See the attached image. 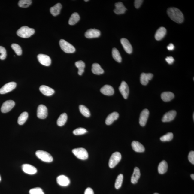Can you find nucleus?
I'll list each match as a JSON object with an SVG mask.
<instances>
[{
	"mask_svg": "<svg viewBox=\"0 0 194 194\" xmlns=\"http://www.w3.org/2000/svg\"><path fill=\"white\" fill-rule=\"evenodd\" d=\"M176 114L177 112L175 111L172 110L168 111L163 117L162 119V122H166L171 121L174 120Z\"/></svg>",
	"mask_w": 194,
	"mask_h": 194,
	"instance_id": "2eb2a0df",
	"label": "nucleus"
},
{
	"mask_svg": "<svg viewBox=\"0 0 194 194\" xmlns=\"http://www.w3.org/2000/svg\"><path fill=\"white\" fill-rule=\"evenodd\" d=\"M141 173L140 170L138 167H135L134 172L133 174L131 179V182L133 184H136L139 178H140Z\"/></svg>",
	"mask_w": 194,
	"mask_h": 194,
	"instance_id": "393cba45",
	"label": "nucleus"
},
{
	"mask_svg": "<svg viewBox=\"0 0 194 194\" xmlns=\"http://www.w3.org/2000/svg\"><path fill=\"white\" fill-rule=\"evenodd\" d=\"M167 14L171 20L175 23H181L184 21L183 14L178 8L170 7L168 9Z\"/></svg>",
	"mask_w": 194,
	"mask_h": 194,
	"instance_id": "f257e3e1",
	"label": "nucleus"
},
{
	"mask_svg": "<svg viewBox=\"0 0 194 194\" xmlns=\"http://www.w3.org/2000/svg\"><path fill=\"white\" fill-rule=\"evenodd\" d=\"M84 194H94V191L90 188H88L85 190Z\"/></svg>",
	"mask_w": 194,
	"mask_h": 194,
	"instance_id": "49530a36",
	"label": "nucleus"
},
{
	"mask_svg": "<svg viewBox=\"0 0 194 194\" xmlns=\"http://www.w3.org/2000/svg\"><path fill=\"white\" fill-rule=\"evenodd\" d=\"M1 176H0V182H1Z\"/></svg>",
	"mask_w": 194,
	"mask_h": 194,
	"instance_id": "3c124183",
	"label": "nucleus"
},
{
	"mask_svg": "<svg viewBox=\"0 0 194 194\" xmlns=\"http://www.w3.org/2000/svg\"><path fill=\"white\" fill-rule=\"evenodd\" d=\"M173 138V133L169 132L167 134L164 135L163 136L160 137L161 141L163 142L170 141H171Z\"/></svg>",
	"mask_w": 194,
	"mask_h": 194,
	"instance_id": "4c0bfd02",
	"label": "nucleus"
},
{
	"mask_svg": "<svg viewBox=\"0 0 194 194\" xmlns=\"http://www.w3.org/2000/svg\"><path fill=\"white\" fill-rule=\"evenodd\" d=\"M191 177L192 179H193V180H194V174H192L191 175Z\"/></svg>",
	"mask_w": 194,
	"mask_h": 194,
	"instance_id": "09e8293b",
	"label": "nucleus"
},
{
	"mask_svg": "<svg viewBox=\"0 0 194 194\" xmlns=\"http://www.w3.org/2000/svg\"><path fill=\"white\" fill-rule=\"evenodd\" d=\"M32 1L31 0H20L18 3L19 6L23 8H27L31 5Z\"/></svg>",
	"mask_w": 194,
	"mask_h": 194,
	"instance_id": "e433bc0d",
	"label": "nucleus"
},
{
	"mask_svg": "<svg viewBox=\"0 0 194 194\" xmlns=\"http://www.w3.org/2000/svg\"><path fill=\"white\" fill-rule=\"evenodd\" d=\"M123 179V176L122 174H120L117 177L115 184V187L116 189H119L121 187Z\"/></svg>",
	"mask_w": 194,
	"mask_h": 194,
	"instance_id": "c9c22d12",
	"label": "nucleus"
},
{
	"mask_svg": "<svg viewBox=\"0 0 194 194\" xmlns=\"http://www.w3.org/2000/svg\"><path fill=\"white\" fill-rule=\"evenodd\" d=\"M39 90L42 94L46 96H52L55 92L53 89L45 85L41 86L39 88Z\"/></svg>",
	"mask_w": 194,
	"mask_h": 194,
	"instance_id": "aec40b11",
	"label": "nucleus"
},
{
	"mask_svg": "<svg viewBox=\"0 0 194 194\" xmlns=\"http://www.w3.org/2000/svg\"><path fill=\"white\" fill-rule=\"evenodd\" d=\"M119 114L118 113L114 112L108 116L105 120V123L107 125H111L114 121L118 119Z\"/></svg>",
	"mask_w": 194,
	"mask_h": 194,
	"instance_id": "5701e85b",
	"label": "nucleus"
},
{
	"mask_svg": "<svg viewBox=\"0 0 194 194\" xmlns=\"http://www.w3.org/2000/svg\"><path fill=\"white\" fill-rule=\"evenodd\" d=\"M153 77V74L151 73H143L140 76V82L142 85H146L149 83V80H151Z\"/></svg>",
	"mask_w": 194,
	"mask_h": 194,
	"instance_id": "f3484780",
	"label": "nucleus"
},
{
	"mask_svg": "<svg viewBox=\"0 0 194 194\" xmlns=\"http://www.w3.org/2000/svg\"><path fill=\"white\" fill-rule=\"evenodd\" d=\"M59 45L62 50L67 53H72L75 52L76 49L75 47L65 40L61 39L60 40Z\"/></svg>",
	"mask_w": 194,
	"mask_h": 194,
	"instance_id": "7ed1b4c3",
	"label": "nucleus"
},
{
	"mask_svg": "<svg viewBox=\"0 0 194 194\" xmlns=\"http://www.w3.org/2000/svg\"><path fill=\"white\" fill-rule=\"evenodd\" d=\"M132 147L135 151L143 153L145 151V148L141 144L137 141H133L132 143Z\"/></svg>",
	"mask_w": 194,
	"mask_h": 194,
	"instance_id": "b1692460",
	"label": "nucleus"
},
{
	"mask_svg": "<svg viewBox=\"0 0 194 194\" xmlns=\"http://www.w3.org/2000/svg\"><path fill=\"white\" fill-rule=\"evenodd\" d=\"M92 71L93 74L96 75H100L103 74L104 71L99 64H93L92 67Z\"/></svg>",
	"mask_w": 194,
	"mask_h": 194,
	"instance_id": "c85d7f7f",
	"label": "nucleus"
},
{
	"mask_svg": "<svg viewBox=\"0 0 194 194\" xmlns=\"http://www.w3.org/2000/svg\"><path fill=\"white\" fill-rule=\"evenodd\" d=\"M193 120H194V113H193Z\"/></svg>",
	"mask_w": 194,
	"mask_h": 194,
	"instance_id": "8fccbe9b",
	"label": "nucleus"
},
{
	"mask_svg": "<svg viewBox=\"0 0 194 194\" xmlns=\"http://www.w3.org/2000/svg\"><path fill=\"white\" fill-rule=\"evenodd\" d=\"M86 2H87V1H89L88 0H87V1H85Z\"/></svg>",
	"mask_w": 194,
	"mask_h": 194,
	"instance_id": "603ef678",
	"label": "nucleus"
},
{
	"mask_svg": "<svg viewBox=\"0 0 194 194\" xmlns=\"http://www.w3.org/2000/svg\"><path fill=\"white\" fill-rule=\"evenodd\" d=\"M100 92L105 95L110 96L114 94V90L111 86L105 85L101 89Z\"/></svg>",
	"mask_w": 194,
	"mask_h": 194,
	"instance_id": "6ab92c4d",
	"label": "nucleus"
},
{
	"mask_svg": "<svg viewBox=\"0 0 194 194\" xmlns=\"http://www.w3.org/2000/svg\"><path fill=\"white\" fill-rule=\"evenodd\" d=\"M35 31L33 29L27 26H23L20 28L17 32L18 36L22 38H29L33 35Z\"/></svg>",
	"mask_w": 194,
	"mask_h": 194,
	"instance_id": "f03ea898",
	"label": "nucleus"
},
{
	"mask_svg": "<svg viewBox=\"0 0 194 194\" xmlns=\"http://www.w3.org/2000/svg\"><path fill=\"white\" fill-rule=\"evenodd\" d=\"M122 158L121 154L118 152H116L111 155L109 159V166L111 168H113L116 166L120 162Z\"/></svg>",
	"mask_w": 194,
	"mask_h": 194,
	"instance_id": "423d86ee",
	"label": "nucleus"
},
{
	"mask_svg": "<svg viewBox=\"0 0 194 194\" xmlns=\"http://www.w3.org/2000/svg\"><path fill=\"white\" fill-rule=\"evenodd\" d=\"M166 33V29L164 27H160L156 31L155 34V37L156 40L159 41L163 39L165 36Z\"/></svg>",
	"mask_w": 194,
	"mask_h": 194,
	"instance_id": "4be33fe9",
	"label": "nucleus"
},
{
	"mask_svg": "<svg viewBox=\"0 0 194 194\" xmlns=\"http://www.w3.org/2000/svg\"><path fill=\"white\" fill-rule=\"evenodd\" d=\"M80 20L79 15L77 13L74 12L72 14L69 19L68 21L69 25H73L76 24Z\"/></svg>",
	"mask_w": 194,
	"mask_h": 194,
	"instance_id": "7c9ffc66",
	"label": "nucleus"
},
{
	"mask_svg": "<svg viewBox=\"0 0 194 194\" xmlns=\"http://www.w3.org/2000/svg\"><path fill=\"white\" fill-rule=\"evenodd\" d=\"M79 110L80 112L86 117H89L90 116V112L89 109L84 105H80L79 106Z\"/></svg>",
	"mask_w": 194,
	"mask_h": 194,
	"instance_id": "f704fd0d",
	"label": "nucleus"
},
{
	"mask_svg": "<svg viewBox=\"0 0 194 194\" xmlns=\"http://www.w3.org/2000/svg\"><path fill=\"white\" fill-rule=\"evenodd\" d=\"M188 160L192 164H194V152L191 151L189 153L188 156Z\"/></svg>",
	"mask_w": 194,
	"mask_h": 194,
	"instance_id": "37998d69",
	"label": "nucleus"
},
{
	"mask_svg": "<svg viewBox=\"0 0 194 194\" xmlns=\"http://www.w3.org/2000/svg\"><path fill=\"white\" fill-rule=\"evenodd\" d=\"M67 115L66 113H62L60 115L57 121V124L59 126H62L65 125L67 120Z\"/></svg>",
	"mask_w": 194,
	"mask_h": 194,
	"instance_id": "c756f323",
	"label": "nucleus"
},
{
	"mask_svg": "<svg viewBox=\"0 0 194 194\" xmlns=\"http://www.w3.org/2000/svg\"><path fill=\"white\" fill-rule=\"evenodd\" d=\"M72 153L79 159L82 160H86L88 158V153L85 149L83 148H76L72 150Z\"/></svg>",
	"mask_w": 194,
	"mask_h": 194,
	"instance_id": "20e7f679",
	"label": "nucleus"
},
{
	"mask_svg": "<svg viewBox=\"0 0 194 194\" xmlns=\"http://www.w3.org/2000/svg\"><path fill=\"white\" fill-rule=\"evenodd\" d=\"M22 169L24 172L30 175L35 174L37 172V170L35 167L29 164L23 165Z\"/></svg>",
	"mask_w": 194,
	"mask_h": 194,
	"instance_id": "ddd939ff",
	"label": "nucleus"
},
{
	"mask_svg": "<svg viewBox=\"0 0 194 194\" xmlns=\"http://www.w3.org/2000/svg\"><path fill=\"white\" fill-rule=\"evenodd\" d=\"M174 98V95L171 92H165L161 95V98L165 102H169Z\"/></svg>",
	"mask_w": 194,
	"mask_h": 194,
	"instance_id": "cd10ccee",
	"label": "nucleus"
},
{
	"mask_svg": "<svg viewBox=\"0 0 194 194\" xmlns=\"http://www.w3.org/2000/svg\"><path fill=\"white\" fill-rule=\"evenodd\" d=\"M28 117V113L24 112L20 114L18 119V123L20 125H23L26 121Z\"/></svg>",
	"mask_w": 194,
	"mask_h": 194,
	"instance_id": "473e14b6",
	"label": "nucleus"
},
{
	"mask_svg": "<svg viewBox=\"0 0 194 194\" xmlns=\"http://www.w3.org/2000/svg\"><path fill=\"white\" fill-rule=\"evenodd\" d=\"M168 169L167 162L165 160H163L159 164L158 166V172L160 174H164L167 171Z\"/></svg>",
	"mask_w": 194,
	"mask_h": 194,
	"instance_id": "a878e982",
	"label": "nucleus"
},
{
	"mask_svg": "<svg viewBox=\"0 0 194 194\" xmlns=\"http://www.w3.org/2000/svg\"><path fill=\"white\" fill-rule=\"evenodd\" d=\"M17 84L15 82H12L5 84L0 89V94H4L11 92L15 88Z\"/></svg>",
	"mask_w": 194,
	"mask_h": 194,
	"instance_id": "0eeeda50",
	"label": "nucleus"
},
{
	"mask_svg": "<svg viewBox=\"0 0 194 194\" xmlns=\"http://www.w3.org/2000/svg\"><path fill=\"white\" fill-rule=\"evenodd\" d=\"M56 181L59 185L63 186H68L70 183V180L68 177L64 175L58 176L56 179Z\"/></svg>",
	"mask_w": 194,
	"mask_h": 194,
	"instance_id": "a211bd4d",
	"label": "nucleus"
},
{
	"mask_svg": "<svg viewBox=\"0 0 194 194\" xmlns=\"http://www.w3.org/2000/svg\"><path fill=\"white\" fill-rule=\"evenodd\" d=\"M167 48L168 50L171 51L173 50L174 49L175 47L173 44L171 43L168 46Z\"/></svg>",
	"mask_w": 194,
	"mask_h": 194,
	"instance_id": "de8ad7c7",
	"label": "nucleus"
},
{
	"mask_svg": "<svg viewBox=\"0 0 194 194\" xmlns=\"http://www.w3.org/2000/svg\"><path fill=\"white\" fill-rule=\"evenodd\" d=\"M37 117L41 119H44L47 116V109L44 105H40L38 108L37 112Z\"/></svg>",
	"mask_w": 194,
	"mask_h": 194,
	"instance_id": "9d476101",
	"label": "nucleus"
},
{
	"mask_svg": "<svg viewBox=\"0 0 194 194\" xmlns=\"http://www.w3.org/2000/svg\"><path fill=\"white\" fill-rule=\"evenodd\" d=\"M154 194H158V193H154Z\"/></svg>",
	"mask_w": 194,
	"mask_h": 194,
	"instance_id": "864d4df0",
	"label": "nucleus"
},
{
	"mask_svg": "<svg viewBox=\"0 0 194 194\" xmlns=\"http://www.w3.org/2000/svg\"><path fill=\"white\" fill-rule=\"evenodd\" d=\"M149 115V111L147 109H144L141 113L139 119V123L140 125L144 127L146 125Z\"/></svg>",
	"mask_w": 194,
	"mask_h": 194,
	"instance_id": "1a4fd4ad",
	"label": "nucleus"
},
{
	"mask_svg": "<svg viewBox=\"0 0 194 194\" xmlns=\"http://www.w3.org/2000/svg\"><path fill=\"white\" fill-rule=\"evenodd\" d=\"M75 65L78 69V74L79 75L81 76L84 72V69L85 67V64L83 61L80 60L76 62Z\"/></svg>",
	"mask_w": 194,
	"mask_h": 194,
	"instance_id": "2f4dec72",
	"label": "nucleus"
},
{
	"mask_svg": "<svg viewBox=\"0 0 194 194\" xmlns=\"http://www.w3.org/2000/svg\"><path fill=\"white\" fill-rule=\"evenodd\" d=\"M143 1L142 0H136L134 2V5L135 8L138 9L140 8L142 4Z\"/></svg>",
	"mask_w": 194,
	"mask_h": 194,
	"instance_id": "c03bdc74",
	"label": "nucleus"
},
{
	"mask_svg": "<svg viewBox=\"0 0 194 194\" xmlns=\"http://www.w3.org/2000/svg\"><path fill=\"white\" fill-rule=\"evenodd\" d=\"M12 49H13L16 54L18 56H21L22 54V50L21 47L17 44H13L11 45Z\"/></svg>",
	"mask_w": 194,
	"mask_h": 194,
	"instance_id": "58836bf2",
	"label": "nucleus"
},
{
	"mask_svg": "<svg viewBox=\"0 0 194 194\" xmlns=\"http://www.w3.org/2000/svg\"><path fill=\"white\" fill-rule=\"evenodd\" d=\"M38 59L41 65L49 66L51 64V59L50 57L46 55L39 54L38 56Z\"/></svg>",
	"mask_w": 194,
	"mask_h": 194,
	"instance_id": "f8f14e48",
	"label": "nucleus"
},
{
	"mask_svg": "<svg viewBox=\"0 0 194 194\" xmlns=\"http://www.w3.org/2000/svg\"><path fill=\"white\" fill-rule=\"evenodd\" d=\"M112 54L113 58L118 63L122 62V58L120 53L116 48L113 49Z\"/></svg>",
	"mask_w": 194,
	"mask_h": 194,
	"instance_id": "72a5a7b5",
	"label": "nucleus"
},
{
	"mask_svg": "<svg viewBox=\"0 0 194 194\" xmlns=\"http://www.w3.org/2000/svg\"><path fill=\"white\" fill-rule=\"evenodd\" d=\"M0 59L2 60H5L6 57L7 52L6 49L4 47L0 46Z\"/></svg>",
	"mask_w": 194,
	"mask_h": 194,
	"instance_id": "79ce46f5",
	"label": "nucleus"
},
{
	"mask_svg": "<svg viewBox=\"0 0 194 194\" xmlns=\"http://www.w3.org/2000/svg\"><path fill=\"white\" fill-rule=\"evenodd\" d=\"M62 8V5L60 3L56 4L53 7H51L50 8L51 14L54 16L59 15L60 14Z\"/></svg>",
	"mask_w": 194,
	"mask_h": 194,
	"instance_id": "bb28decb",
	"label": "nucleus"
},
{
	"mask_svg": "<svg viewBox=\"0 0 194 194\" xmlns=\"http://www.w3.org/2000/svg\"><path fill=\"white\" fill-rule=\"evenodd\" d=\"M119 90L124 99H127L129 94V89L127 84L125 81H122L119 87Z\"/></svg>",
	"mask_w": 194,
	"mask_h": 194,
	"instance_id": "9b49d317",
	"label": "nucleus"
},
{
	"mask_svg": "<svg viewBox=\"0 0 194 194\" xmlns=\"http://www.w3.org/2000/svg\"><path fill=\"white\" fill-rule=\"evenodd\" d=\"M30 194H44L43 190L39 187L31 189L29 191Z\"/></svg>",
	"mask_w": 194,
	"mask_h": 194,
	"instance_id": "a19ab883",
	"label": "nucleus"
},
{
	"mask_svg": "<svg viewBox=\"0 0 194 194\" xmlns=\"http://www.w3.org/2000/svg\"><path fill=\"white\" fill-rule=\"evenodd\" d=\"M15 102L13 100H8L3 102L1 108L2 113H6L10 111L15 105Z\"/></svg>",
	"mask_w": 194,
	"mask_h": 194,
	"instance_id": "6e6552de",
	"label": "nucleus"
},
{
	"mask_svg": "<svg viewBox=\"0 0 194 194\" xmlns=\"http://www.w3.org/2000/svg\"><path fill=\"white\" fill-rule=\"evenodd\" d=\"M87 132V130L83 128H79L73 131V133L75 135H80L85 134Z\"/></svg>",
	"mask_w": 194,
	"mask_h": 194,
	"instance_id": "ea45409f",
	"label": "nucleus"
},
{
	"mask_svg": "<svg viewBox=\"0 0 194 194\" xmlns=\"http://www.w3.org/2000/svg\"><path fill=\"white\" fill-rule=\"evenodd\" d=\"M36 155L40 160L46 162H51L53 160L52 156L49 153L45 151H37L36 152Z\"/></svg>",
	"mask_w": 194,
	"mask_h": 194,
	"instance_id": "39448f33",
	"label": "nucleus"
},
{
	"mask_svg": "<svg viewBox=\"0 0 194 194\" xmlns=\"http://www.w3.org/2000/svg\"><path fill=\"white\" fill-rule=\"evenodd\" d=\"M120 42L126 52L129 54L132 53L133 51L132 47L129 40L123 38L121 39Z\"/></svg>",
	"mask_w": 194,
	"mask_h": 194,
	"instance_id": "4468645a",
	"label": "nucleus"
},
{
	"mask_svg": "<svg viewBox=\"0 0 194 194\" xmlns=\"http://www.w3.org/2000/svg\"><path fill=\"white\" fill-rule=\"evenodd\" d=\"M165 60L169 65H172L174 61V58L171 56H168L166 58Z\"/></svg>",
	"mask_w": 194,
	"mask_h": 194,
	"instance_id": "a18cd8bd",
	"label": "nucleus"
},
{
	"mask_svg": "<svg viewBox=\"0 0 194 194\" xmlns=\"http://www.w3.org/2000/svg\"><path fill=\"white\" fill-rule=\"evenodd\" d=\"M115 5L116 8L114 9V11L115 14H120L125 13L127 9L121 2H119L116 3Z\"/></svg>",
	"mask_w": 194,
	"mask_h": 194,
	"instance_id": "412c9836",
	"label": "nucleus"
},
{
	"mask_svg": "<svg viewBox=\"0 0 194 194\" xmlns=\"http://www.w3.org/2000/svg\"><path fill=\"white\" fill-rule=\"evenodd\" d=\"M100 32L96 29H90L85 32V37L88 39L96 38L99 37Z\"/></svg>",
	"mask_w": 194,
	"mask_h": 194,
	"instance_id": "dca6fc26",
	"label": "nucleus"
}]
</instances>
